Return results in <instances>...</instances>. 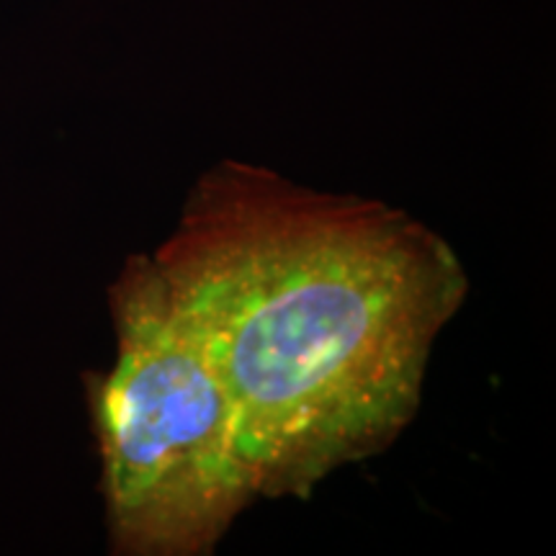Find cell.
Segmentation results:
<instances>
[{"label":"cell","mask_w":556,"mask_h":556,"mask_svg":"<svg viewBox=\"0 0 556 556\" xmlns=\"http://www.w3.org/2000/svg\"><path fill=\"white\" fill-rule=\"evenodd\" d=\"M238 417L258 497H309L381 454L422 402L469 278L384 201L222 160L152 255Z\"/></svg>","instance_id":"1"},{"label":"cell","mask_w":556,"mask_h":556,"mask_svg":"<svg viewBox=\"0 0 556 556\" xmlns=\"http://www.w3.org/2000/svg\"><path fill=\"white\" fill-rule=\"evenodd\" d=\"M109 296L116 358L88 387L111 548L212 554L258 500L238 417L152 255L127 258Z\"/></svg>","instance_id":"2"}]
</instances>
